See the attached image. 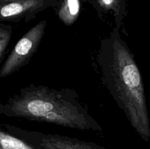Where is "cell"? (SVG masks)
Segmentation results:
<instances>
[{
	"label": "cell",
	"instance_id": "cell-1",
	"mask_svg": "<svg viewBox=\"0 0 150 149\" xmlns=\"http://www.w3.org/2000/svg\"><path fill=\"white\" fill-rule=\"evenodd\" d=\"M97 66L104 86L144 141L150 137L149 118L144 87L134 55L114 26L101 40Z\"/></svg>",
	"mask_w": 150,
	"mask_h": 149
},
{
	"label": "cell",
	"instance_id": "cell-2",
	"mask_svg": "<svg viewBox=\"0 0 150 149\" xmlns=\"http://www.w3.org/2000/svg\"><path fill=\"white\" fill-rule=\"evenodd\" d=\"M0 114L79 130L103 129L76 91L70 89H56L31 83L0 104Z\"/></svg>",
	"mask_w": 150,
	"mask_h": 149
},
{
	"label": "cell",
	"instance_id": "cell-3",
	"mask_svg": "<svg viewBox=\"0 0 150 149\" xmlns=\"http://www.w3.org/2000/svg\"><path fill=\"white\" fill-rule=\"evenodd\" d=\"M47 21L42 20L31 28L19 39L0 68V78H4L29 62L45 34Z\"/></svg>",
	"mask_w": 150,
	"mask_h": 149
},
{
	"label": "cell",
	"instance_id": "cell-4",
	"mask_svg": "<svg viewBox=\"0 0 150 149\" xmlns=\"http://www.w3.org/2000/svg\"><path fill=\"white\" fill-rule=\"evenodd\" d=\"M5 130L26 140L38 149H106L92 142L57 134L29 131L9 124H1Z\"/></svg>",
	"mask_w": 150,
	"mask_h": 149
},
{
	"label": "cell",
	"instance_id": "cell-5",
	"mask_svg": "<svg viewBox=\"0 0 150 149\" xmlns=\"http://www.w3.org/2000/svg\"><path fill=\"white\" fill-rule=\"evenodd\" d=\"M57 4V0H21L1 5L0 21H30L36 15L50 6Z\"/></svg>",
	"mask_w": 150,
	"mask_h": 149
},
{
	"label": "cell",
	"instance_id": "cell-6",
	"mask_svg": "<svg viewBox=\"0 0 150 149\" xmlns=\"http://www.w3.org/2000/svg\"><path fill=\"white\" fill-rule=\"evenodd\" d=\"M80 13V0H62L57 11L58 18L67 26H72L77 21Z\"/></svg>",
	"mask_w": 150,
	"mask_h": 149
},
{
	"label": "cell",
	"instance_id": "cell-7",
	"mask_svg": "<svg viewBox=\"0 0 150 149\" xmlns=\"http://www.w3.org/2000/svg\"><path fill=\"white\" fill-rule=\"evenodd\" d=\"M0 149H38L26 140L1 128L0 130Z\"/></svg>",
	"mask_w": 150,
	"mask_h": 149
},
{
	"label": "cell",
	"instance_id": "cell-8",
	"mask_svg": "<svg viewBox=\"0 0 150 149\" xmlns=\"http://www.w3.org/2000/svg\"><path fill=\"white\" fill-rule=\"evenodd\" d=\"M12 35L13 26L8 23H0V63H2Z\"/></svg>",
	"mask_w": 150,
	"mask_h": 149
},
{
	"label": "cell",
	"instance_id": "cell-9",
	"mask_svg": "<svg viewBox=\"0 0 150 149\" xmlns=\"http://www.w3.org/2000/svg\"><path fill=\"white\" fill-rule=\"evenodd\" d=\"M21 1V0H0V3H1V5H4V4H7V3L13 2V1Z\"/></svg>",
	"mask_w": 150,
	"mask_h": 149
}]
</instances>
